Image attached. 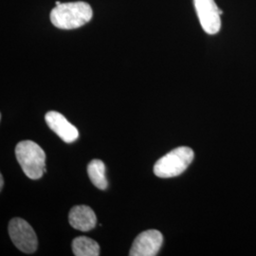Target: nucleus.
Instances as JSON below:
<instances>
[{"mask_svg": "<svg viewBox=\"0 0 256 256\" xmlns=\"http://www.w3.org/2000/svg\"><path fill=\"white\" fill-rule=\"evenodd\" d=\"M55 4H56V6H58V5H60V4H61V2H59V1H56V3H55Z\"/></svg>", "mask_w": 256, "mask_h": 256, "instance_id": "nucleus-12", "label": "nucleus"}, {"mask_svg": "<svg viewBox=\"0 0 256 256\" xmlns=\"http://www.w3.org/2000/svg\"><path fill=\"white\" fill-rule=\"evenodd\" d=\"M10 238L16 247L25 254H34L37 250L38 240L34 230L26 220L16 218L9 223Z\"/></svg>", "mask_w": 256, "mask_h": 256, "instance_id": "nucleus-4", "label": "nucleus"}, {"mask_svg": "<svg viewBox=\"0 0 256 256\" xmlns=\"http://www.w3.org/2000/svg\"><path fill=\"white\" fill-rule=\"evenodd\" d=\"M92 16V7L86 2H68L61 3L52 9L50 21L58 28L74 30L90 22Z\"/></svg>", "mask_w": 256, "mask_h": 256, "instance_id": "nucleus-1", "label": "nucleus"}, {"mask_svg": "<svg viewBox=\"0 0 256 256\" xmlns=\"http://www.w3.org/2000/svg\"><path fill=\"white\" fill-rule=\"evenodd\" d=\"M68 221L70 226L74 229L88 232L95 228L97 218L90 207L86 205H78L74 206L70 212Z\"/></svg>", "mask_w": 256, "mask_h": 256, "instance_id": "nucleus-8", "label": "nucleus"}, {"mask_svg": "<svg viewBox=\"0 0 256 256\" xmlns=\"http://www.w3.org/2000/svg\"><path fill=\"white\" fill-rule=\"evenodd\" d=\"M88 174L93 183L100 190H106L108 186L106 178V166L100 160H93L88 166Z\"/></svg>", "mask_w": 256, "mask_h": 256, "instance_id": "nucleus-10", "label": "nucleus"}, {"mask_svg": "<svg viewBox=\"0 0 256 256\" xmlns=\"http://www.w3.org/2000/svg\"><path fill=\"white\" fill-rule=\"evenodd\" d=\"M16 156L28 178L39 180L46 173V155L36 142L32 140L20 142L16 147Z\"/></svg>", "mask_w": 256, "mask_h": 256, "instance_id": "nucleus-2", "label": "nucleus"}, {"mask_svg": "<svg viewBox=\"0 0 256 256\" xmlns=\"http://www.w3.org/2000/svg\"><path fill=\"white\" fill-rule=\"evenodd\" d=\"M3 185H4V180H3V176L0 174V189H3Z\"/></svg>", "mask_w": 256, "mask_h": 256, "instance_id": "nucleus-11", "label": "nucleus"}, {"mask_svg": "<svg viewBox=\"0 0 256 256\" xmlns=\"http://www.w3.org/2000/svg\"><path fill=\"white\" fill-rule=\"evenodd\" d=\"M194 8L200 25L208 34H216L220 30L222 10L218 9L214 0H194Z\"/></svg>", "mask_w": 256, "mask_h": 256, "instance_id": "nucleus-5", "label": "nucleus"}, {"mask_svg": "<svg viewBox=\"0 0 256 256\" xmlns=\"http://www.w3.org/2000/svg\"><path fill=\"white\" fill-rule=\"evenodd\" d=\"M46 124L64 142L72 144L79 137L78 129L64 118L61 113L50 111L45 116Z\"/></svg>", "mask_w": 256, "mask_h": 256, "instance_id": "nucleus-7", "label": "nucleus"}, {"mask_svg": "<svg viewBox=\"0 0 256 256\" xmlns=\"http://www.w3.org/2000/svg\"><path fill=\"white\" fill-rule=\"evenodd\" d=\"M194 156V151L190 147H178L156 162L154 174L162 178L178 176L191 164Z\"/></svg>", "mask_w": 256, "mask_h": 256, "instance_id": "nucleus-3", "label": "nucleus"}, {"mask_svg": "<svg viewBox=\"0 0 256 256\" xmlns=\"http://www.w3.org/2000/svg\"><path fill=\"white\" fill-rule=\"evenodd\" d=\"M164 243V236L156 230H148L138 234L130 248V256H155Z\"/></svg>", "mask_w": 256, "mask_h": 256, "instance_id": "nucleus-6", "label": "nucleus"}, {"mask_svg": "<svg viewBox=\"0 0 256 256\" xmlns=\"http://www.w3.org/2000/svg\"><path fill=\"white\" fill-rule=\"evenodd\" d=\"M72 252L76 256H98L100 246L92 238L78 236L72 241Z\"/></svg>", "mask_w": 256, "mask_h": 256, "instance_id": "nucleus-9", "label": "nucleus"}]
</instances>
